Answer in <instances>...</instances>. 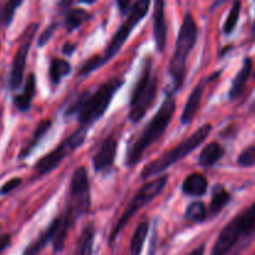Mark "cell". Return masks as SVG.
Returning a JSON list of instances; mask_svg holds the SVG:
<instances>
[{
	"instance_id": "6da1fadb",
	"label": "cell",
	"mask_w": 255,
	"mask_h": 255,
	"mask_svg": "<svg viewBox=\"0 0 255 255\" xmlns=\"http://www.w3.org/2000/svg\"><path fill=\"white\" fill-rule=\"evenodd\" d=\"M174 111H176V99H174L173 92H169L164 97L163 102H162L161 107L156 112V115L146 125L138 138L129 146L126 156L127 166H136L142 159V156L147 151V148H149L154 142H157L163 136V133L171 124L172 119H173Z\"/></svg>"
},
{
	"instance_id": "7a4b0ae2",
	"label": "cell",
	"mask_w": 255,
	"mask_h": 255,
	"mask_svg": "<svg viewBox=\"0 0 255 255\" xmlns=\"http://www.w3.org/2000/svg\"><path fill=\"white\" fill-rule=\"evenodd\" d=\"M198 37V27L191 12H186L177 36L173 56L169 62V75L174 84V90H179L186 80L187 59L193 50Z\"/></svg>"
},
{
	"instance_id": "3957f363",
	"label": "cell",
	"mask_w": 255,
	"mask_h": 255,
	"mask_svg": "<svg viewBox=\"0 0 255 255\" xmlns=\"http://www.w3.org/2000/svg\"><path fill=\"white\" fill-rule=\"evenodd\" d=\"M255 234V202L224 226L209 255H227Z\"/></svg>"
},
{
	"instance_id": "277c9868",
	"label": "cell",
	"mask_w": 255,
	"mask_h": 255,
	"mask_svg": "<svg viewBox=\"0 0 255 255\" xmlns=\"http://www.w3.org/2000/svg\"><path fill=\"white\" fill-rule=\"evenodd\" d=\"M211 132L212 125L206 124L203 125V126H201L197 131H194L191 136L186 137L183 141L179 142L177 146H174L171 151H167L166 153L159 156L158 158H156L154 161L146 164L141 172V178H151V177L166 171V169L168 168V167H171L172 164L177 163L178 161L183 159L184 157L188 156L189 153H192L194 149L198 148V146H201V144L208 138Z\"/></svg>"
},
{
	"instance_id": "5b68a950",
	"label": "cell",
	"mask_w": 255,
	"mask_h": 255,
	"mask_svg": "<svg viewBox=\"0 0 255 255\" xmlns=\"http://www.w3.org/2000/svg\"><path fill=\"white\" fill-rule=\"evenodd\" d=\"M157 90H158V77L153 72V61L151 57H147L138 80L134 85L131 102H129L128 119L133 124L141 121L147 114L148 109L156 100Z\"/></svg>"
},
{
	"instance_id": "8992f818",
	"label": "cell",
	"mask_w": 255,
	"mask_h": 255,
	"mask_svg": "<svg viewBox=\"0 0 255 255\" xmlns=\"http://www.w3.org/2000/svg\"><path fill=\"white\" fill-rule=\"evenodd\" d=\"M122 85H124V80L115 77V79L102 84L94 94L89 92L79 115H77L80 126L87 128L96 121H99L106 114L115 94L119 91Z\"/></svg>"
},
{
	"instance_id": "52a82bcc",
	"label": "cell",
	"mask_w": 255,
	"mask_h": 255,
	"mask_svg": "<svg viewBox=\"0 0 255 255\" xmlns=\"http://www.w3.org/2000/svg\"><path fill=\"white\" fill-rule=\"evenodd\" d=\"M91 207V194H90V182L85 167H77L74 171L70 183L69 198L66 201V209L62 216L71 226L75 222L89 213Z\"/></svg>"
},
{
	"instance_id": "ba28073f",
	"label": "cell",
	"mask_w": 255,
	"mask_h": 255,
	"mask_svg": "<svg viewBox=\"0 0 255 255\" xmlns=\"http://www.w3.org/2000/svg\"><path fill=\"white\" fill-rule=\"evenodd\" d=\"M167 182H168V176L164 174V176L158 177V178H154L152 179V181H148L146 184H143V186L139 188V191L134 194L132 201L129 202L127 208L125 209L122 216L120 217L116 226H115L114 229H112L109 238L110 244H114V242L116 241L117 237L120 236V233L124 231L125 227L127 226V223L131 221V218L137 213V212L141 211L143 207H146L147 204L151 203L157 196H159V194L162 193V191H163L164 187H166Z\"/></svg>"
},
{
	"instance_id": "9c48e42d",
	"label": "cell",
	"mask_w": 255,
	"mask_h": 255,
	"mask_svg": "<svg viewBox=\"0 0 255 255\" xmlns=\"http://www.w3.org/2000/svg\"><path fill=\"white\" fill-rule=\"evenodd\" d=\"M151 1L152 0H137V1L132 5V9L129 10L128 15H127V19L122 22V25L119 27V30L115 32L111 41L107 45L106 50H105L104 55L101 56L102 65L109 62L110 60L121 50V47L124 46V44L126 42V40L128 39L131 32L133 31L136 25L147 15L149 6H151Z\"/></svg>"
},
{
	"instance_id": "30bf717a",
	"label": "cell",
	"mask_w": 255,
	"mask_h": 255,
	"mask_svg": "<svg viewBox=\"0 0 255 255\" xmlns=\"http://www.w3.org/2000/svg\"><path fill=\"white\" fill-rule=\"evenodd\" d=\"M87 128L80 126V128H77L74 133H71L69 137H66L59 146L55 147L51 152L45 154L44 157H41L34 166V171L35 173H36V177H42L45 176V174L54 171V169L64 161L65 157H66L70 152L75 151V149L79 148V147L84 143Z\"/></svg>"
},
{
	"instance_id": "8fae6325",
	"label": "cell",
	"mask_w": 255,
	"mask_h": 255,
	"mask_svg": "<svg viewBox=\"0 0 255 255\" xmlns=\"http://www.w3.org/2000/svg\"><path fill=\"white\" fill-rule=\"evenodd\" d=\"M37 29H39V24L37 22H31V24H29L25 27L22 34L20 35L19 46H17L16 52L14 55L11 70H10L9 85L11 90L20 89V86L22 85L25 67H26L27 55H29L30 47H31L32 41H34V37L36 35Z\"/></svg>"
},
{
	"instance_id": "7c38bea8",
	"label": "cell",
	"mask_w": 255,
	"mask_h": 255,
	"mask_svg": "<svg viewBox=\"0 0 255 255\" xmlns=\"http://www.w3.org/2000/svg\"><path fill=\"white\" fill-rule=\"evenodd\" d=\"M117 153V141L114 137H107L97 149L92 163L96 172H107L114 166Z\"/></svg>"
},
{
	"instance_id": "4fadbf2b",
	"label": "cell",
	"mask_w": 255,
	"mask_h": 255,
	"mask_svg": "<svg viewBox=\"0 0 255 255\" xmlns=\"http://www.w3.org/2000/svg\"><path fill=\"white\" fill-rule=\"evenodd\" d=\"M164 0H154L153 2V36L156 41L157 50L163 52L167 44V22L166 11H164Z\"/></svg>"
},
{
	"instance_id": "5bb4252c",
	"label": "cell",
	"mask_w": 255,
	"mask_h": 255,
	"mask_svg": "<svg viewBox=\"0 0 255 255\" xmlns=\"http://www.w3.org/2000/svg\"><path fill=\"white\" fill-rule=\"evenodd\" d=\"M204 94V81H201L196 87L193 89V91L189 95L188 100H187L186 105H184L183 112H182L181 116V122L182 125H188L192 124V121L196 117L197 112H198L199 106H201L202 97Z\"/></svg>"
},
{
	"instance_id": "9a60e30c",
	"label": "cell",
	"mask_w": 255,
	"mask_h": 255,
	"mask_svg": "<svg viewBox=\"0 0 255 255\" xmlns=\"http://www.w3.org/2000/svg\"><path fill=\"white\" fill-rule=\"evenodd\" d=\"M49 227L50 229H51L52 233V249H54L55 253H61L62 249H64L65 247L67 233H69L70 228H71L72 226L66 221V218H65L62 214H60L59 217H56V218L50 223Z\"/></svg>"
},
{
	"instance_id": "2e32d148",
	"label": "cell",
	"mask_w": 255,
	"mask_h": 255,
	"mask_svg": "<svg viewBox=\"0 0 255 255\" xmlns=\"http://www.w3.org/2000/svg\"><path fill=\"white\" fill-rule=\"evenodd\" d=\"M252 71H253V60L251 57H246L242 65L241 70L238 71V74L234 77L233 82H232L231 90H229V100H236L243 94V91L246 90L247 84H248V80L251 77Z\"/></svg>"
},
{
	"instance_id": "e0dca14e",
	"label": "cell",
	"mask_w": 255,
	"mask_h": 255,
	"mask_svg": "<svg viewBox=\"0 0 255 255\" xmlns=\"http://www.w3.org/2000/svg\"><path fill=\"white\" fill-rule=\"evenodd\" d=\"M35 92H36V79H35L34 74H29L26 81H25L22 92L14 96V100H12L15 109L20 112L29 111L32 104V99L35 96Z\"/></svg>"
},
{
	"instance_id": "ac0fdd59",
	"label": "cell",
	"mask_w": 255,
	"mask_h": 255,
	"mask_svg": "<svg viewBox=\"0 0 255 255\" xmlns=\"http://www.w3.org/2000/svg\"><path fill=\"white\" fill-rule=\"evenodd\" d=\"M208 189V181L206 177L201 173H192L186 177L182 191L184 194L189 197H202L207 193Z\"/></svg>"
},
{
	"instance_id": "d6986e66",
	"label": "cell",
	"mask_w": 255,
	"mask_h": 255,
	"mask_svg": "<svg viewBox=\"0 0 255 255\" xmlns=\"http://www.w3.org/2000/svg\"><path fill=\"white\" fill-rule=\"evenodd\" d=\"M51 120H42V121L37 125L34 133H32L31 138L29 139V142H27V143L22 147L21 151H20L19 159H25L32 151H34V148L39 144V142L41 141L42 137H44L45 134L49 132V129L51 128Z\"/></svg>"
},
{
	"instance_id": "ffe728a7",
	"label": "cell",
	"mask_w": 255,
	"mask_h": 255,
	"mask_svg": "<svg viewBox=\"0 0 255 255\" xmlns=\"http://www.w3.org/2000/svg\"><path fill=\"white\" fill-rule=\"evenodd\" d=\"M94 224H87L84 228V231L81 232V234H80V238L79 241H77L74 255H92V252H94Z\"/></svg>"
},
{
	"instance_id": "44dd1931",
	"label": "cell",
	"mask_w": 255,
	"mask_h": 255,
	"mask_svg": "<svg viewBox=\"0 0 255 255\" xmlns=\"http://www.w3.org/2000/svg\"><path fill=\"white\" fill-rule=\"evenodd\" d=\"M224 154V148L217 142H211L207 144L199 154V164L202 167H212L221 161Z\"/></svg>"
},
{
	"instance_id": "7402d4cb",
	"label": "cell",
	"mask_w": 255,
	"mask_h": 255,
	"mask_svg": "<svg viewBox=\"0 0 255 255\" xmlns=\"http://www.w3.org/2000/svg\"><path fill=\"white\" fill-rule=\"evenodd\" d=\"M90 19H91V14L89 11H86L85 9H81V7L70 9L66 12V15H65V29L69 32H72L74 30H76L77 27L81 26L84 22H86Z\"/></svg>"
},
{
	"instance_id": "603a6c76",
	"label": "cell",
	"mask_w": 255,
	"mask_h": 255,
	"mask_svg": "<svg viewBox=\"0 0 255 255\" xmlns=\"http://www.w3.org/2000/svg\"><path fill=\"white\" fill-rule=\"evenodd\" d=\"M149 223L147 221L141 222L137 226L133 236H132L131 244H129V255H141L143 251L144 242H146L147 236H148Z\"/></svg>"
},
{
	"instance_id": "cb8c5ba5",
	"label": "cell",
	"mask_w": 255,
	"mask_h": 255,
	"mask_svg": "<svg viewBox=\"0 0 255 255\" xmlns=\"http://www.w3.org/2000/svg\"><path fill=\"white\" fill-rule=\"evenodd\" d=\"M231 202V194L223 186H216L212 193V201L209 204V213L211 216L221 213L224 207Z\"/></svg>"
},
{
	"instance_id": "d4e9b609",
	"label": "cell",
	"mask_w": 255,
	"mask_h": 255,
	"mask_svg": "<svg viewBox=\"0 0 255 255\" xmlns=\"http://www.w3.org/2000/svg\"><path fill=\"white\" fill-rule=\"evenodd\" d=\"M71 71V65L65 59H52L50 62L49 79L54 86L59 85L61 80Z\"/></svg>"
},
{
	"instance_id": "484cf974",
	"label": "cell",
	"mask_w": 255,
	"mask_h": 255,
	"mask_svg": "<svg viewBox=\"0 0 255 255\" xmlns=\"http://www.w3.org/2000/svg\"><path fill=\"white\" fill-rule=\"evenodd\" d=\"M24 0H5L0 7V26L7 27L12 22L16 10L21 6Z\"/></svg>"
},
{
	"instance_id": "4316f807",
	"label": "cell",
	"mask_w": 255,
	"mask_h": 255,
	"mask_svg": "<svg viewBox=\"0 0 255 255\" xmlns=\"http://www.w3.org/2000/svg\"><path fill=\"white\" fill-rule=\"evenodd\" d=\"M51 238H52V233L50 227H47L31 244L26 247V249L24 251V253L21 255H37L45 247L47 246V243H51Z\"/></svg>"
},
{
	"instance_id": "83f0119b",
	"label": "cell",
	"mask_w": 255,
	"mask_h": 255,
	"mask_svg": "<svg viewBox=\"0 0 255 255\" xmlns=\"http://www.w3.org/2000/svg\"><path fill=\"white\" fill-rule=\"evenodd\" d=\"M207 216H208V213H207L206 206L199 201L189 204L186 209V213H184V218L194 222V223H202V222L206 221Z\"/></svg>"
},
{
	"instance_id": "f1b7e54d",
	"label": "cell",
	"mask_w": 255,
	"mask_h": 255,
	"mask_svg": "<svg viewBox=\"0 0 255 255\" xmlns=\"http://www.w3.org/2000/svg\"><path fill=\"white\" fill-rule=\"evenodd\" d=\"M241 11H242V0H236L232 5L231 10H229V14L227 16L226 21L223 25V32L226 35L232 34V32L236 30L237 24L239 21V17H241Z\"/></svg>"
},
{
	"instance_id": "f546056e",
	"label": "cell",
	"mask_w": 255,
	"mask_h": 255,
	"mask_svg": "<svg viewBox=\"0 0 255 255\" xmlns=\"http://www.w3.org/2000/svg\"><path fill=\"white\" fill-rule=\"evenodd\" d=\"M101 66H102L101 56L91 57V59H89L87 61H85L84 64H82V66L80 67L79 72H77V76H79L80 79H84V77L89 76L91 72H94L95 70H97Z\"/></svg>"
},
{
	"instance_id": "4dcf8cb0",
	"label": "cell",
	"mask_w": 255,
	"mask_h": 255,
	"mask_svg": "<svg viewBox=\"0 0 255 255\" xmlns=\"http://www.w3.org/2000/svg\"><path fill=\"white\" fill-rule=\"evenodd\" d=\"M238 164L244 168H251L255 166V146H249L241 152L237 159Z\"/></svg>"
},
{
	"instance_id": "1f68e13d",
	"label": "cell",
	"mask_w": 255,
	"mask_h": 255,
	"mask_svg": "<svg viewBox=\"0 0 255 255\" xmlns=\"http://www.w3.org/2000/svg\"><path fill=\"white\" fill-rule=\"evenodd\" d=\"M56 27H57V24H55V22L54 24L50 25V26H47L46 29L41 32V35L39 36V40H37V46L39 47L45 46V45L49 42V40L52 37V35L55 34V31H56Z\"/></svg>"
},
{
	"instance_id": "d6a6232c",
	"label": "cell",
	"mask_w": 255,
	"mask_h": 255,
	"mask_svg": "<svg viewBox=\"0 0 255 255\" xmlns=\"http://www.w3.org/2000/svg\"><path fill=\"white\" fill-rule=\"evenodd\" d=\"M21 183H22V179L19 178V177H15V178L9 179V181L5 182V183L1 186V188H0V196L9 194L10 192H12L14 189H16Z\"/></svg>"
},
{
	"instance_id": "836d02e7",
	"label": "cell",
	"mask_w": 255,
	"mask_h": 255,
	"mask_svg": "<svg viewBox=\"0 0 255 255\" xmlns=\"http://www.w3.org/2000/svg\"><path fill=\"white\" fill-rule=\"evenodd\" d=\"M116 4L122 15H128L132 9V0H116Z\"/></svg>"
},
{
	"instance_id": "e575fe53",
	"label": "cell",
	"mask_w": 255,
	"mask_h": 255,
	"mask_svg": "<svg viewBox=\"0 0 255 255\" xmlns=\"http://www.w3.org/2000/svg\"><path fill=\"white\" fill-rule=\"evenodd\" d=\"M11 244V234L5 233L0 236V255L4 253Z\"/></svg>"
},
{
	"instance_id": "d590c367",
	"label": "cell",
	"mask_w": 255,
	"mask_h": 255,
	"mask_svg": "<svg viewBox=\"0 0 255 255\" xmlns=\"http://www.w3.org/2000/svg\"><path fill=\"white\" fill-rule=\"evenodd\" d=\"M72 2H74V0H60L59 4H57V5H59V7H60V10H61V11L67 12L70 9H71Z\"/></svg>"
},
{
	"instance_id": "8d00e7d4",
	"label": "cell",
	"mask_w": 255,
	"mask_h": 255,
	"mask_svg": "<svg viewBox=\"0 0 255 255\" xmlns=\"http://www.w3.org/2000/svg\"><path fill=\"white\" fill-rule=\"evenodd\" d=\"M75 51V45L71 44V42H66L64 46V54L70 55Z\"/></svg>"
},
{
	"instance_id": "74e56055",
	"label": "cell",
	"mask_w": 255,
	"mask_h": 255,
	"mask_svg": "<svg viewBox=\"0 0 255 255\" xmlns=\"http://www.w3.org/2000/svg\"><path fill=\"white\" fill-rule=\"evenodd\" d=\"M204 252H206V246L202 244L201 247H198V248H196L194 251H192L188 255H204Z\"/></svg>"
},
{
	"instance_id": "f35d334b",
	"label": "cell",
	"mask_w": 255,
	"mask_h": 255,
	"mask_svg": "<svg viewBox=\"0 0 255 255\" xmlns=\"http://www.w3.org/2000/svg\"><path fill=\"white\" fill-rule=\"evenodd\" d=\"M251 35H252V39L255 40V19L253 25H252V29H251Z\"/></svg>"
},
{
	"instance_id": "ab89813d",
	"label": "cell",
	"mask_w": 255,
	"mask_h": 255,
	"mask_svg": "<svg viewBox=\"0 0 255 255\" xmlns=\"http://www.w3.org/2000/svg\"><path fill=\"white\" fill-rule=\"evenodd\" d=\"M96 0H79V2H84V4H94Z\"/></svg>"
},
{
	"instance_id": "60d3db41",
	"label": "cell",
	"mask_w": 255,
	"mask_h": 255,
	"mask_svg": "<svg viewBox=\"0 0 255 255\" xmlns=\"http://www.w3.org/2000/svg\"><path fill=\"white\" fill-rule=\"evenodd\" d=\"M223 1H226V0H216V2H214L213 6H217V5H221Z\"/></svg>"
},
{
	"instance_id": "b9f144b4",
	"label": "cell",
	"mask_w": 255,
	"mask_h": 255,
	"mask_svg": "<svg viewBox=\"0 0 255 255\" xmlns=\"http://www.w3.org/2000/svg\"><path fill=\"white\" fill-rule=\"evenodd\" d=\"M254 110H255V104H254Z\"/></svg>"
},
{
	"instance_id": "7bdbcfd3",
	"label": "cell",
	"mask_w": 255,
	"mask_h": 255,
	"mask_svg": "<svg viewBox=\"0 0 255 255\" xmlns=\"http://www.w3.org/2000/svg\"><path fill=\"white\" fill-rule=\"evenodd\" d=\"M0 206H1V203H0Z\"/></svg>"
}]
</instances>
